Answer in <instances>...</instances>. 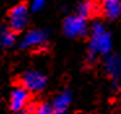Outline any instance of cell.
Masks as SVG:
<instances>
[{"label": "cell", "mask_w": 121, "mask_h": 114, "mask_svg": "<svg viewBox=\"0 0 121 114\" xmlns=\"http://www.w3.org/2000/svg\"><path fill=\"white\" fill-rule=\"evenodd\" d=\"M112 49V38L108 31H105L103 23L95 22L91 27V38L89 43V54L87 61H95L99 54L108 56Z\"/></svg>", "instance_id": "6da1fadb"}, {"label": "cell", "mask_w": 121, "mask_h": 114, "mask_svg": "<svg viewBox=\"0 0 121 114\" xmlns=\"http://www.w3.org/2000/svg\"><path fill=\"white\" fill-rule=\"evenodd\" d=\"M63 33L68 38H81L87 34V23L86 18L78 14L69 16L64 20Z\"/></svg>", "instance_id": "7a4b0ae2"}, {"label": "cell", "mask_w": 121, "mask_h": 114, "mask_svg": "<svg viewBox=\"0 0 121 114\" xmlns=\"http://www.w3.org/2000/svg\"><path fill=\"white\" fill-rule=\"evenodd\" d=\"M27 25V7L25 4H17L9 10V20H8V28L13 33L22 31Z\"/></svg>", "instance_id": "3957f363"}, {"label": "cell", "mask_w": 121, "mask_h": 114, "mask_svg": "<svg viewBox=\"0 0 121 114\" xmlns=\"http://www.w3.org/2000/svg\"><path fill=\"white\" fill-rule=\"evenodd\" d=\"M21 84L29 92H39L47 84V78L43 73L37 70H27L21 78Z\"/></svg>", "instance_id": "277c9868"}, {"label": "cell", "mask_w": 121, "mask_h": 114, "mask_svg": "<svg viewBox=\"0 0 121 114\" xmlns=\"http://www.w3.org/2000/svg\"><path fill=\"white\" fill-rule=\"evenodd\" d=\"M48 34L43 30H31L24 36V39L20 43V47L24 49H29V48H37V47H40L47 41Z\"/></svg>", "instance_id": "5b68a950"}, {"label": "cell", "mask_w": 121, "mask_h": 114, "mask_svg": "<svg viewBox=\"0 0 121 114\" xmlns=\"http://www.w3.org/2000/svg\"><path fill=\"white\" fill-rule=\"evenodd\" d=\"M29 91L25 87H16L11 92V110L20 113L29 101Z\"/></svg>", "instance_id": "8992f818"}, {"label": "cell", "mask_w": 121, "mask_h": 114, "mask_svg": "<svg viewBox=\"0 0 121 114\" xmlns=\"http://www.w3.org/2000/svg\"><path fill=\"white\" fill-rule=\"evenodd\" d=\"M105 70L111 75L113 82H117L121 77V56L117 53H109L105 58Z\"/></svg>", "instance_id": "52a82bcc"}, {"label": "cell", "mask_w": 121, "mask_h": 114, "mask_svg": "<svg viewBox=\"0 0 121 114\" xmlns=\"http://www.w3.org/2000/svg\"><path fill=\"white\" fill-rule=\"evenodd\" d=\"M102 10L109 20H116L121 16V1L120 0H103Z\"/></svg>", "instance_id": "ba28073f"}, {"label": "cell", "mask_w": 121, "mask_h": 114, "mask_svg": "<svg viewBox=\"0 0 121 114\" xmlns=\"http://www.w3.org/2000/svg\"><path fill=\"white\" fill-rule=\"evenodd\" d=\"M72 101V93L69 91H64L60 95H57L53 100V109L56 111H65Z\"/></svg>", "instance_id": "9c48e42d"}, {"label": "cell", "mask_w": 121, "mask_h": 114, "mask_svg": "<svg viewBox=\"0 0 121 114\" xmlns=\"http://www.w3.org/2000/svg\"><path fill=\"white\" fill-rule=\"evenodd\" d=\"M95 8L96 7H95L94 1H91V0H83L77 7V14L83 17V18H89L90 16L94 14Z\"/></svg>", "instance_id": "30bf717a"}, {"label": "cell", "mask_w": 121, "mask_h": 114, "mask_svg": "<svg viewBox=\"0 0 121 114\" xmlns=\"http://www.w3.org/2000/svg\"><path fill=\"white\" fill-rule=\"evenodd\" d=\"M1 47L3 48H9L14 44L16 41V33L11 30V28H5L4 27L1 30Z\"/></svg>", "instance_id": "8fae6325"}, {"label": "cell", "mask_w": 121, "mask_h": 114, "mask_svg": "<svg viewBox=\"0 0 121 114\" xmlns=\"http://www.w3.org/2000/svg\"><path fill=\"white\" fill-rule=\"evenodd\" d=\"M55 109L48 104H38L30 108L29 114H53Z\"/></svg>", "instance_id": "7c38bea8"}, {"label": "cell", "mask_w": 121, "mask_h": 114, "mask_svg": "<svg viewBox=\"0 0 121 114\" xmlns=\"http://www.w3.org/2000/svg\"><path fill=\"white\" fill-rule=\"evenodd\" d=\"M46 1H47V0H33L31 1L33 12H39V10H42L46 5Z\"/></svg>", "instance_id": "4fadbf2b"}, {"label": "cell", "mask_w": 121, "mask_h": 114, "mask_svg": "<svg viewBox=\"0 0 121 114\" xmlns=\"http://www.w3.org/2000/svg\"><path fill=\"white\" fill-rule=\"evenodd\" d=\"M53 114H65V111H53Z\"/></svg>", "instance_id": "5bb4252c"}, {"label": "cell", "mask_w": 121, "mask_h": 114, "mask_svg": "<svg viewBox=\"0 0 121 114\" xmlns=\"http://www.w3.org/2000/svg\"><path fill=\"white\" fill-rule=\"evenodd\" d=\"M18 114H29V113H26V111H20Z\"/></svg>", "instance_id": "9a60e30c"}]
</instances>
